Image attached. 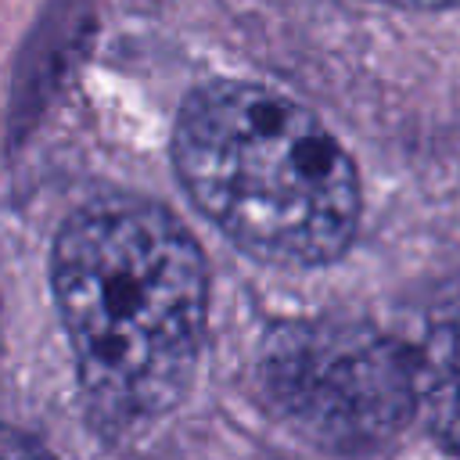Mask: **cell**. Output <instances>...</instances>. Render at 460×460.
I'll use <instances>...</instances> for the list:
<instances>
[{"instance_id":"3","label":"cell","mask_w":460,"mask_h":460,"mask_svg":"<svg viewBox=\"0 0 460 460\" xmlns=\"http://www.w3.org/2000/svg\"><path fill=\"white\" fill-rule=\"evenodd\" d=\"M262 377L273 406L334 449L381 446L417 410L413 352L370 323H284L266 345Z\"/></svg>"},{"instance_id":"2","label":"cell","mask_w":460,"mask_h":460,"mask_svg":"<svg viewBox=\"0 0 460 460\" xmlns=\"http://www.w3.org/2000/svg\"><path fill=\"white\" fill-rule=\"evenodd\" d=\"M172 165L190 201L262 262L320 266L352 244L356 165L280 90L241 79L198 86L172 129Z\"/></svg>"},{"instance_id":"1","label":"cell","mask_w":460,"mask_h":460,"mask_svg":"<svg viewBox=\"0 0 460 460\" xmlns=\"http://www.w3.org/2000/svg\"><path fill=\"white\" fill-rule=\"evenodd\" d=\"M50 280L90 402L115 420L172 410L190 385L208 309L194 237L158 205L93 201L61 226Z\"/></svg>"},{"instance_id":"5","label":"cell","mask_w":460,"mask_h":460,"mask_svg":"<svg viewBox=\"0 0 460 460\" xmlns=\"http://www.w3.org/2000/svg\"><path fill=\"white\" fill-rule=\"evenodd\" d=\"M0 460H58V456L32 435L0 424Z\"/></svg>"},{"instance_id":"4","label":"cell","mask_w":460,"mask_h":460,"mask_svg":"<svg viewBox=\"0 0 460 460\" xmlns=\"http://www.w3.org/2000/svg\"><path fill=\"white\" fill-rule=\"evenodd\" d=\"M413 395L428 431L460 460V316L438 320L413 352Z\"/></svg>"},{"instance_id":"6","label":"cell","mask_w":460,"mask_h":460,"mask_svg":"<svg viewBox=\"0 0 460 460\" xmlns=\"http://www.w3.org/2000/svg\"><path fill=\"white\" fill-rule=\"evenodd\" d=\"M377 4L410 7V11H438V7H453V4H460V0H377Z\"/></svg>"}]
</instances>
